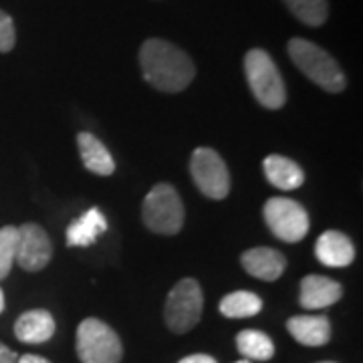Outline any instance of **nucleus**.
<instances>
[{
    "label": "nucleus",
    "instance_id": "26",
    "mask_svg": "<svg viewBox=\"0 0 363 363\" xmlns=\"http://www.w3.org/2000/svg\"><path fill=\"white\" fill-rule=\"evenodd\" d=\"M4 311V293H2V289H0V313Z\"/></svg>",
    "mask_w": 363,
    "mask_h": 363
},
{
    "label": "nucleus",
    "instance_id": "1",
    "mask_svg": "<svg viewBox=\"0 0 363 363\" xmlns=\"http://www.w3.org/2000/svg\"><path fill=\"white\" fill-rule=\"evenodd\" d=\"M143 79L162 93L184 91L196 77L194 61L168 40L150 39L140 49Z\"/></svg>",
    "mask_w": 363,
    "mask_h": 363
},
{
    "label": "nucleus",
    "instance_id": "22",
    "mask_svg": "<svg viewBox=\"0 0 363 363\" xmlns=\"http://www.w3.org/2000/svg\"><path fill=\"white\" fill-rule=\"evenodd\" d=\"M14 43H16V30H14L13 16L0 11V52L13 51Z\"/></svg>",
    "mask_w": 363,
    "mask_h": 363
},
{
    "label": "nucleus",
    "instance_id": "8",
    "mask_svg": "<svg viewBox=\"0 0 363 363\" xmlns=\"http://www.w3.org/2000/svg\"><path fill=\"white\" fill-rule=\"evenodd\" d=\"M190 174L198 190L212 200H222L230 192V176L220 154L212 147H198L190 157Z\"/></svg>",
    "mask_w": 363,
    "mask_h": 363
},
{
    "label": "nucleus",
    "instance_id": "19",
    "mask_svg": "<svg viewBox=\"0 0 363 363\" xmlns=\"http://www.w3.org/2000/svg\"><path fill=\"white\" fill-rule=\"evenodd\" d=\"M262 311V301L259 295L248 291H236L220 301V313L228 319H247Z\"/></svg>",
    "mask_w": 363,
    "mask_h": 363
},
{
    "label": "nucleus",
    "instance_id": "11",
    "mask_svg": "<svg viewBox=\"0 0 363 363\" xmlns=\"http://www.w3.org/2000/svg\"><path fill=\"white\" fill-rule=\"evenodd\" d=\"M240 262H242V269L250 277L260 279V281H267V283H272V281L281 279V274L286 269L285 255L274 250V248L267 247L250 248L247 252H242Z\"/></svg>",
    "mask_w": 363,
    "mask_h": 363
},
{
    "label": "nucleus",
    "instance_id": "14",
    "mask_svg": "<svg viewBox=\"0 0 363 363\" xmlns=\"http://www.w3.org/2000/svg\"><path fill=\"white\" fill-rule=\"evenodd\" d=\"M55 333V319L45 309L23 313L14 323V335L23 343H45Z\"/></svg>",
    "mask_w": 363,
    "mask_h": 363
},
{
    "label": "nucleus",
    "instance_id": "7",
    "mask_svg": "<svg viewBox=\"0 0 363 363\" xmlns=\"http://www.w3.org/2000/svg\"><path fill=\"white\" fill-rule=\"evenodd\" d=\"M262 216L271 233L283 242H301L309 233V214L297 200L281 196L271 198L264 204Z\"/></svg>",
    "mask_w": 363,
    "mask_h": 363
},
{
    "label": "nucleus",
    "instance_id": "17",
    "mask_svg": "<svg viewBox=\"0 0 363 363\" xmlns=\"http://www.w3.org/2000/svg\"><path fill=\"white\" fill-rule=\"evenodd\" d=\"M262 168L267 180L279 190H295L305 182V174L301 166L285 156H277V154L267 156L262 162Z\"/></svg>",
    "mask_w": 363,
    "mask_h": 363
},
{
    "label": "nucleus",
    "instance_id": "2",
    "mask_svg": "<svg viewBox=\"0 0 363 363\" xmlns=\"http://www.w3.org/2000/svg\"><path fill=\"white\" fill-rule=\"evenodd\" d=\"M286 49L298 71L307 79H311L315 85L329 93H341L345 89V75L341 67L319 45L307 39H291Z\"/></svg>",
    "mask_w": 363,
    "mask_h": 363
},
{
    "label": "nucleus",
    "instance_id": "4",
    "mask_svg": "<svg viewBox=\"0 0 363 363\" xmlns=\"http://www.w3.org/2000/svg\"><path fill=\"white\" fill-rule=\"evenodd\" d=\"M143 224L156 234H178L184 226V204L180 194L172 184H157L154 186L142 208Z\"/></svg>",
    "mask_w": 363,
    "mask_h": 363
},
{
    "label": "nucleus",
    "instance_id": "18",
    "mask_svg": "<svg viewBox=\"0 0 363 363\" xmlns=\"http://www.w3.org/2000/svg\"><path fill=\"white\" fill-rule=\"evenodd\" d=\"M236 347L248 362H269L274 355L271 337L257 329H245L236 335Z\"/></svg>",
    "mask_w": 363,
    "mask_h": 363
},
{
    "label": "nucleus",
    "instance_id": "28",
    "mask_svg": "<svg viewBox=\"0 0 363 363\" xmlns=\"http://www.w3.org/2000/svg\"><path fill=\"white\" fill-rule=\"evenodd\" d=\"M319 363H335V362H319Z\"/></svg>",
    "mask_w": 363,
    "mask_h": 363
},
{
    "label": "nucleus",
    "instance_id": "5",
    "mask_svg": "<svg viewBox=\"0 0 363 363\" xmlns=\"http://www.w3.org/2000/svg\"><path fill=\"white\" fill-rule=\"evenodd\" d=\"M77 355L81 363H119L123 345L109 325L89 317L77 327Z\"/></svg>",
    "mask_w": 363,
    "mask_h": 363
},
{
    "label": "nucleus",
    "instance_id": "23",
    "mask_svg": "<svg viewBox=\"0 0 363 363\" xmlns=\"http://www.w3.org/2000/svg\"><path fill=\"white\" fill-rule=\"evenodd\" d=\"M16 353L0 341V363H16Z\"/></svg>",
    "mask_w": 363,
    "mask_h": 363
},
{
    "label": "nucleus",
    "instance_id": "25",
    "mask_svg": "<svg viewBox=\"0 0 363 363\" xmlns=\"http://www.w3.org/2000/svg\"><path fill=\"white\" fill-rule=\"evenodd\" d=\"M16 363H51L49 359H45V357H40V355H33V353H26L23 357H18Z\"/></svg>",
    "mask_w": 363,
    "mask_h": 363
},
{
    "label": "nucleus",
    "instance_id": "9",
    "mask_svg": "<svg viewBox=\"0 0 363 363\" xmlns=\"http://www.w3.org/2000/svg\"><path fill=\"white\" fill-rule=\"evenodd\" d=\"M52 257V245L49 234L45 233V228L35 224V222H26L23 226H18V242H16V262L21 269L28 272L43 271Z\"/></svg>",
    "mask_w": 363,
    "mask_h": 363
},
{
    "label": "nucleus",
    "instance_id": "24",
    "mask_svg": "<svg viewBox=\"0 0 363 363\" xmlns=\"http://www.w3.org/2000/svg\"><path fill=\"white\" fill-rule=\"evenodd\" d=\"M178 363H216L214 357H210V355H204V353H196V355H188V357H184Z\"/></svg>",
    "mask_w": 363,
    "mask_h": 363
},
{
    "label": "nucleus",
    "instance_id": "6",
    "mask_svg": "<svg viewBox=\"0 0 363 363\" xmlns=\"http://www.w3.org/2000/svg\"><path fill=\"white\" fill-rule=\"evenodd\" d=\"M202 309H204V295L200 283L196 279H182L166 298L164 319L174 333H188L200 321Z\"/></svg>",
    "mask_w": 363,
    "mask_h": 363
},
{
    "label": "nucleus",
    "instance_id": "10",
    "mask_svg": "<svg viewBox=\"0 0 363 363\" xmlns=\"http://www.w3.org/2000/svg\"><path fill=\"white\" fill-rule=\"evenodd\" d=\"M341 297H343V286L329 277L309 274L301 281L298 303H301V307H305L309 311L331 307Z\"/></svg>",
    "mask_w": 363,
    "mask_h": 363
},
{
    "label": "nucleus",
    "instance_id": "12",
    "mask_svg": "<svg viewBox=\"0 0 363 363\" xmlns=\"http://www.w3.org/2000/svg\"><path fill=\"white\" fill-rule=\"evenodd\" d=\"M315 255H317V260L325 267L343 269V267H350L355 259V247L347 234L339 233V230H327L319 236L315 245Z\"/></svg>",
    "mask_w": 363,
    "mask_h": 363
},
{
    "label": "nucleus",
    "instance_id": "3",
    "mask_svg": "<svg viewBox=\"0 0 363 363\" xmlns=\"http://www.w3.org/2000/svg\"><path fill=\"white\" fill-rule=\"evenodd\" d=\"M245 73L255 99L267 109H281L286 101L285 81L272 57L262 49H250L245 57Z\"/></svg>",
    "mask_w": 363,
    "mask_h": 363
},
{
    "label": "nucleus",
    "instance_id": "27",
    "mask_svg": "<svg viewBox=\"0 0 363 363\" xmlns=\"http://www.w3.org/2000/svg\"><path fill=\"white\" fill-rule=\"evenodd\" d=\"M238 363H250V362H248V359H245V362H238Z\"/></svg>",
    "mask_w": 363,
    "mask_h": 363
},
{
    "label": "nucleus",
    "instance_id": "13",
    "mask_svg": "<svg viewBox=\"0 0 363 363\" xmlns=\"http://www.w3.org/2000/svg\"><path fill=\"white\" fill-rule=\"evenodd\" d=\"M286 329L301 345L321 347L331 339V323L325 315H297L286 321Z\"/></svg>",
    "mask_w": 363,
    "mask_h": 363
},
{
    "label": "nucleus",
    "instance_id": "15",
    "mask_svg": "<svg viewBox=\"0 0 363 363\" xmlns=\"http://www.w3.org/2000/svg\"><path fill=\"white\" fill-rule=\"evenodd\" d=\"M77 147L81 160H83V166L89 172L97 174V176H111L116 172L113 156L93 133L81 131L77 135Z\"/></svg>",
    "mask_w": 363,
    "mask_h": 363
},
{
    "label": "nucleus",
    "instance_id": "20",
    "mask_svg": "<svg viewBox=\"0 0 363 363\" xmlns=\"http://www.w3.org/2000/svg\"><path fill=\"white\" fill-rule=\"evenodd\" d=\"M285 4L307 26H321L329 14L327 0H285Z\"/></svg>",
    "mask_w": 363,
    "mask_h": 363
},
{
    "label": "nucleus",
    "instance_id": "21",
    "mask_svg": "<svg viewBox=\"0 0 363 363\" xmlns=\"http://www.w3.org/2000/svg\"><path fill=\"white\" fill-rule=\"evenodd\" d=\"M16 242H18V228L4 226L0 228V281L9 277L16 259Z\"/></svg>",
    "mask_w": 363,
    "mask_h": 363
},
{
    "label": "nucleus",
    "instance_id": "16",
    "mask_svg": "<svg viewBox=\"0 0 363 363\" xmlns=\"http://www.w3.org/2000/svg\"><path fill=\"white\" fill-rule=\"evenodd\" d=\"M107 230V220L99 208H89L83 216L73 220L67 228L69 247H91Z\"/></svg>",
    "mask_w": 363,
    "mask_h": 363
}]
</instances>
